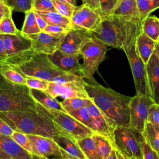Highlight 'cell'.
<instances>
[{
  "instance_id": "39",
  "label": "cell",
  "mask_w": 159,
  "mask_h": 159,
  "mask_svg": "<svg viewBox=\"0 0 159 159\" xmlns=\"http://www.w3.org/2000/svg\"><path fill=\"white\" fill-rule=\"evenodd\" d=\"M12 11L25 13L32 9V0H7Z\"/></svg>"
},
{
  "instance_id": "43",
  "label": "cell",
  "mask_w": 159,
  "mask_h": 159,
  "mask_svg": "<svg viewBox=\"0 0 159 159\" xmlns=\"http://www.w3.org/2000/svg\"><path fill=\"white\" fill-rule=\"evenodd\" d=\"M69 30L58 25H47L43 32L54 36H61L65 35Z\"/></svg>"
},
{
  "instance_id": "25",
  "label": "cell",
  "mask_w": 159,
  "mask_h": 159,
  "mask_svg": "<svg viewBox=\"0 0 159 159\" xmlns=\"http://www.w3.org/2000/svg\"><path fill=\"white\" fill-rule=\"evenodd\" d=\"M48 25H58L68 30L71 29L70 19L64 17L56 11H36Z\"/></svg>"
},
{
  "instance_id": "32",
  "label": "cell",
  "mask_w": 159,
  "mask_h": 159,
  "mask_svg": "<svg viewBox=\"0 0 159 159\" xmlns=\"http://www.w3.org/2000/svg\"><path fill=\"white\" fill-rule=\"evenodd\" d=\"M136 3L139 17L142 20L159 8V0H136Z\"/></svg>"
},
{
  "instance_id": "36",
  "label": "cell",
  "mask_w": 159,
  "mask_h": 159,
  "mask_svg": "<svg viewBox=\"0 0 159 159\" xmlns=\"http://www.w3.org/2000/svg\"><path fill=\"white\" fill-rule=\"evenodd\" d=\"M50 82L57 83H77L81 84H86V80L83 76L80 75L70 73H64L61 75L53 77Z\"/></svg>"
},
{
  "instance_id": "38",
  "label": "cell",
  "mask_w": 159,
  "mask_h": 159,
  "mask_svg": "<svg viewBox=\"0 0 159 159\" xmlns=\"http://www.w3.org/2000/svg\"><path fill=\"white\" fill-rule=\"evenodd\" d=\"M48 83V81L43 79L32 76H25V85L30 89L46 91Z\"/></svg>"
},
{
  "instance_id": "10",
  "label": "cell",
  "mask_w": 159,
  "mask_h": 159,
  "mask_svg": "<svg viewBox=\"0 0 159 159\" xmlns=\"http://www.w3.org/2000/svg\"><path fill=\"white\" fill-rule=\"evenodd\" d=\"M154 103L146 95L136 94L131 98L129 104V127L143 132L147 122L149 109Z\"/></svg>"
},
{
  "instance_id": "59",
  "label": "cell",
  "mask_w": 159,
  "mask_h": 159,
  "mask_svg": "<svg viewBox=\"0 0 159 159\" xmlns=\"http://www.w3.org/2000/svg\"><path fill=\"white\" fill-rule=\"evenodd\" d=\"M116 1H117V2H118V3H119V1H120V0H116Z\"/></svg>"
},
{
  "instance_id": "46",
  "label": "cell",
  "mask_w": 159,
  "mask_h": 159,
  "mask_svg": "<svg viewBox=\"0 0 159 159\" xmlns=\"http://www.w3.org/2000/svg\"><path fill=\"white\" fill-rule=\"evenodd\" d=\"M12 9L9 5L7 0H0V19L7 12Z\"/></svg>"
},
{
  "instance_id": "50",
  "label": "cell",
  "mask_w": 159,
  "mask_h": 159,
  "mask_svg": "<svg viewBox=\"0 0 159 159\" xmlns=\"http://www.w3.org/2000/svg\"><path fill=\"white\" fill-rule=\"evenodd\" d=\"M104 159H117V153H116V148H114L112 151L111 152V153H109V155L105 158Z\"/></svg>"
},
{
  "instance_id": "18",
  "label": "cell",
  "mask_w": 159,
  "mask_h": 159,
  "mask_svg": "<svg viewBox=\"0 0 159 159\" xmlns=\"http://www.w3.org/2000/svg\"><path fill=\"white\" fill-rule=\"evenodd\" d=\"M52 139L60 147L64 159H86L76 139L61 133Z\"/></svg>"
},
{
  "instance_id": "7",
  "label": "cell",
  "mask_w": 159,
  "mask_h": 159,
  "mask_svg": "<svg viewBox=\"0 0 159 159\" xmlns=\"http://www.w3.org/2000/svg\"><path fill=\"white\" fill-rule=\"evenodd\" d=\"M13 68L24 76L36 77L48 81L53 77L65 73L51 62L48 55L35 52L26 61Z\"/></svg>"
},
{
  "instance_id": "60",
  "label": "cell",
  "mask_w": 159,
  "mask_h": 159,
  "mask_svg": "<svg viewBox=\"0 0 159 159\" xmlns=\"http://www.w3.org/2000/svg\"><path fill=\"white\" fill-rule=\"evenodd\" d=\"M147 1H153V0H147Z\"/></svg>"
},
{
  "instance_id": "26",
  "label": "cell",
  "mask_w": 159,
  "mask_h": 159,
  "mask_svg": "<svg viewBox=\"0 0 159 159\" xmlns=\"http://www.w3.org/2000/svg\"><path fill=\"white\" fill-rule=\"evenodd\" d=\"M25 14V17L20 33L28 38L31 35L39 34L41 30L37 24L34 10L31 9Z\"/></svg>"
},
{
  "instance_id": "20",
  "label": "cell",
  "mask_w": 159,
  "mask_h": 159,
  "mask_svg": "<svg viewBox=\"0 0 159 159\" xmlns=\"http://www.w3.org/2000/svg\"><path fill=\"white\" fill-rule=\"evenodd\" d=\"M0 150L9 155L12 159H32V154L20 147L11 137L1 134Z\"/></svg>"
},
{
  "instance_id": "61",
  "label": "cell",
  "mask_w": 159,
  "mask_h": 159,
  "mask_svg": "<svg viewBox=\"0 0 159 159\" xmlns=\"http://www.w3.org/2000/svg\"><path fill=\"white\" fill-rule=\"evenodd\" d=\"M158 43H159V40H158Z\"/></svg>"
},
{
  "instance_id": "40",
  "label": "cell",
  "mask_w": 159,
  "mask_h": 159,
  "mask_svg": "<svg viewBox=\"0 0 159 159\" xmlns=\"http://www.w3.org/2000/svg\"><path fill=\"white\" fill-rule=\"evenodd\" d=\"M11 137L20 147H21L28 152L32 153L31 145L26 134L19 131L14 130Z\"/></svg>"
},
{
  "instance_id": "6",
  "label": "cell",
  "mask_w": 159,
  "mask_h": 159,
  "mask_svg": "<svg viewBox=\"0 0 159 159\" xmlns=\"http://www.w3.org/2000/svg\"><path fill=\"white\" fill-rule=\"evenodd\" d=\"M37 111L51 119L61 134L76 140L90 137L94 133L90 129L65 112L47 109L37 102Z\"/></svg>"
},
{
  "instance_id": "45",
  "label": "cell",
  "mask_w": 159,
  "mask_h": 159,
  "mask_svg": "<svg viewBox=\"0 0 159 159\" xmlns=\"http://www.w3.org/2000/svg\"><path fill=\"white\" fill-rule=\"evenodd\" d=\"M14 130L2 119L0 117V134L11 137Z\"/></svg>"
},
{
  "instance_id": "24",
  "label": "cell",
  "mask_w": 159,
  "mask_h": 159,
  "mask_svg": "<svg viewBox=\"0 0 159 159\" xmlns=\"http://www.w3.org/2000/svg\"><path fill=\"white\" fill-rule=\"evenodd\" d=\"M113 15L126 17H139L136 0H120L114 10Z\"/></svg>"
},
{
  "instance_id": "13",
  "label": "cell",
  "mask_w": 159,
  "mask_h": 159,
  "mask_svg": "<svg viewBox=\"0 0 159 159\" xmlns=\"http://www.w3.org/2000/svg\"><path fill=\"white\" fill-rule=\"evenodd\" d=\"M85 85L86 84L77 83H57L49 81L45 91L55 98L60 97L63 99L73 98L87 99L89 97L86 90Z\"/></svg>"
},
{
  "instance_id": "28",
  "label": "cell",
  "mask_w": 159,
  "mask_h": 159,
  "mask_svg": "<svg viewBox=\"0 0 159 159\" xmlns=\"http://www.w3.org/2000/svg\"><path fill=\"white\" fill-rule=\"evenodd\" d=\"M76 142L86 159H101L91 136L76 139Z\"/></svg>"
},
{
  "instance_id": "23",
  "label": "cell",
  "mask_w": 159,
  "mask_h": 159,
  "mask_svg": "<svg viewBox=\"0 0 159 159\" xmlns=\"http://www.w3.org/2000/svg\"><path fill=\"white\" fill-rule=\"evenodd\" d=\"M141 31L158 43L159 40V18L155 16L147 17L142 20Z\"/></svg>"
},
{
  "instance_id": "30",
  "label": "cell",
  "mask_w": 159,
  "mask_h": 159,
  "mask_svg": "<svg viewBox=\"0 0 159 159\" xmlns=\"http://www.w3.org/2000/svg\"><path fill=\"white\" fill-rule=\"evenodd\" d=\"M0 75L7 81L18 84H25V76L13 67L3 65L0 67Z\"/></svg>"
},
{
  "instance_id": "27",
  "label": "cell",
  "mask_w": 159,
  "mask_h": 159,
  "mask_svg": "<svg viewBox=\"0 0 159 159\" xmlns=\"http://www.w3.org/2000/svg\"><path fill=\"white\" fill-rule=\"evenodd\" d=\"M91 137L96 144L98 152L101 159L106 158L112 150L116 147L114 144L107 138L97 132H94L92 134Z\"/></svg>"
},
{
  "instance_id": "42",
  "label": "cell",
  "mask_w": 159,
  "mask_h": 159,
  "mask_svg": "<svg viewBox=\"0 0 159 159\" xmlns=\"http://www.w3.org/2000/svg\"><path fill=\"white\" fill-rule=\"evenodd\" d=\"M147 122L153 125H159V104L153 103L150 107Z\"/></svg>"
},
{
  "instance_id": "56",
  "label": "cell",
  "mask_w": 159,
  "mask_h": 159,
  "mask_svg": "<svg viewBox=\"0 0 159 159\" xmlns=\"http://www.w3.org/2000/svg\"><path fill=\"white\" fill-rule=\"evenodd\" d=\"M153 126L155 128V131L157 132V135H158V137L159 138V125H153Z\"/></svg>"
},
{
  "instance_id": "14",
  "label": "cell",
  "mask_w": 159,
  "mask_h": 159,
  "mask_svg": "<svg viewBox=\"0 0 159 159\" xmlns=\"http://www.w3.org/2000/svg\"><path fill=\"white\" fill-rule=\"evenodd\" d=\"M66 35V34H65ZM54 36L41 31L28 38L32 43V49L36 53L50 55L58 49L65 35Z\"/></svg>"
},
{
  "instance_id": "41",
  "label": "cell",
  "mask_w": 159,
  "mask_h": 159,
  "mask_svg": "<svg viewBox=\"0 0 159 159\" xmlns=\"http://www.w3.org/2000/svg\"><path fill=\"white\" fill-rule=\"evenodd\" d=\"M32 9L36 11H56L52 0H32Z\"/></svg>"
},
{
  "instance_id": "21",
  "label": "cell",
  "mask_w": 159,
  "mask_h": 159,
  "mask_svg": "<svg viewBox=\"0 0 159 159\" xmlns=\"http://www.w3.org/2000/svg\"><path fill=\"white\" fill-rule=\"evenodd\" d=\"M30 93L35 102L44 107L65 112L62 107L61 102L57 100V98L52 96L45 91L30 89Z\"/></svg>"
},
{
  "instance_id": "53",
  "label": "cell",
  "mask_w": 159,
  "mask_h": 159,
  "mask_svg": "<svg viewBox=\"0 0 159 159\" xmlns=\"http://www.w3.org/2000/svg\"><path fill=\"white\" fill-rule=\"evenodd\" d=\"M0 159H12L9 155L0 150Z\"/></svg>"
},
{
  "instance_id": "49",
  "label": "cell",
  "mask_w": 159,
  "mask_h": 159,
  "mask_svg": "<svg viewBox=\"0 0 159 159\" xmlns=\"http://www.w3.org/2000/svg\"><path fill=\"white\" fill-rule=\"evenodd\" d=\"M83 4L89 6L90 7L97 10L99 12L98 0H82Z\"/></svg>"
},
{
  "instance_id": "31",
  "label": "cell",
  "mask_w": 159,
  "mask_h": 159,
  "mask_svg": "<svg viewBox=\"0 0 159 159\" xmlns=\"http://www.w3.org/2000/svg\"><path fill=\"white\" fill-rule=\"evenodd\" d=\"M142 134L147 143L159 155V138L153 125L150 122H147Z\"/></svg>"
},
{
  "instance_id": "8",
  "label": "cell",
  "mask_w": 159,
  "mask_h": 159,
  "mask_svg": "<svg viewBox=\"0 0 159 159\" xmlns=\"http://www.w3.org/2000/svg\"><path fill=\"white\" fill-rule=\"evenodd\" d=\"M145 141L142 132L129 126H117L114 129V143L116 148L129 157L143 159L142 147Z\"/></svg>"
},
{
  "instance_id": "9",
  "label": "cell",
  "mask_w": 159,
  "mask_h": 159,
  "mask_svg": "<svg viewBox=\"0 0 159 159\" xmlns=\"http://www.w3.org/2000/svg\"><path fill=\"white\" fill-rule=\"evenodd\" d=\"M107 47L103 42L91 36L90 39L84 43L80 52V55L83 60L81 64V76L86 79L93 76L105 57Z\"/></svg>"
},
{
  "instance_id": "35",
  "label": "cell",
  "mask_w": 159,
  "mask_h": 159,
  "mask_svg": "<svg viewBox=\"0 0 159 159\" xmlns=\"http://www.w3.org/2000/svg\"><path fill=\"white\" fill-rule=\"evenodd\" d=\"M99 13L102 19L113 15L118 2L116 0H98Z\"/></svg>"
},
{
  "instance_id": "17",
  "label": "cell",
  "mask_w": 159,
  "mask_h": 159,
  "mask_svg": "<svg viewBox=\"0 0 159 159\" xmlns=\"http://www.w3.org/2000/svg\"><path fill=\"white\" fill-rule=\"evenodd\" d=\"M78 55H70L57 50L52 54L48 55L51 62L65 73H70L81 75V64L79 61Z\"/></svg>"
},
{
  "instance_id": "15",
  "label": "cell",
  "mask_w": 159,
  "mask_h": 159,
  "mask_svg": "<svg viewBox=\"0 0 159 159\" xmlns=\"http://www.w3.org/2000/svg\"><path fill=\"white\" fill-rule=\"evenodd\" d=\"M86 106L96 127L97 133L106 137L114 143V131L117 127L116 124L94 104L91 99Z\"/></svg>"
},
{
  "instance_id": "48",
  "label": "cell",
  "mask_w": 159,
  "mask_h": 159,
  "mask_svg": "<svg viewBox=\"0 0 159 159\" xmlns=\"http://www.w3.org/2000/svg\"><path fill=\"white\" fill-rule=\"evenodd\" d=\"M35 18H36L37 24H38L40 30L43 31L48 24H47L45 20L39 14H38L35 11Z\"/></svg>"
},
{
  "instance_id": "5",
  "label": "cell",
  "mask_w": 159,
  "mask_h": 159,
  "mask_svg": "<svg viewBox=\"0 0 159 159\" xmlns=\"http://www.w3.org/2000/svg\"><path fill=\"white\" fill-rule=\"evenodd\" d=\"M142 22V21H140L137 23L127 36L122 50L125 52L130 66L136 94H143L150 97L146 65L139 56L136 47V39L138 34L141 32Z\"/></svg>"
},
{
  "instance_id": "29",
  "label": "cell",
  "mask_w": 159,
  "mask_h": 159,
  "mask_svg": "<svg viewBox=\"0 0 159 159\" xmlns=\"http://www.w3.org/2000/svg\"><path fill=\"white\" fill-rule=\"evenodd\" d=\"M71 116L76 119L81 124L90 129L93 132H97L96 127L92 119L89 109L87 106L69 113Z\"/></svg>"
},
{
  "instance_id": "4",
  "label": "cell",
  "mask_w": 159,
  "mask_h": 159,
  "mask_svg": "<svg viewBox=\"0 0 159 159\" xmlns=\"http://www.w3.org/2000/svg\"><path fill=\"white\" fill-rule=\"evenodd\" d=\"M37 112V102L25 84H14L0 75V112Z\"/></svg>"
},
{
  "instance_id": "58",
  "label": "cell",
  "mask_w": 159,
  "mask_h": 159,
  "mask_svg": "<svg viewBox=\"0 0 159 159\" xmlns=\"http://www.w3.org/2000/svg\"><path fill=\"white\" fill-rule=\"evenodd\" d=\"M129 159H138V158H137L136 157H129Z\"/></svg>"
},
{
  "instance_id": "22",
  "label": "cell",
  "mask_w": 159,
  "mask_h": 159,
  "mask_svg": "<svg viewBox=\"0 0 159 159\" xmlns=\"http://www.w3.org/2000/svg\"><path fill=\"white\" fill-rule=\"evenodd\" d=\"M157 43L143 34L142 31L138 34L136 39V47L139 56L145 65L153 54Z\"/></svg>"
},
{
  "instance_id": "1",
  "label": "cell",
  "mask_w": 159,
  "mask_h": 159,
  "mask_svg": "<svg viewBox=\"0 0 159 159\" xmlns=\"http://www.w3.org/2000/svg\"><path fill=\"white\" fill-rule=\"evenodd\" d=\"M85 88L94 104L115 124L129 126V104L132 97L99 84L93 77L86 79Z\"/></svg>"
},
{
  "instance_id": "34",
  "label": "cell",
  "mask_w": 159,
  "mask_h": 159,
  "mask_svg": "<svg viewBox=\"0 0 159 159\" xmlns=\"http://www.w3.org/2000/svg\"><path fill=\"white\" fill-rule=\"evenodd\" d=\"M90 98H73L65 99L61 101V104L64 111L69 114L74 111L78 110L83 106L88 104Z\"/></svg>"
},
{
  "instance_id": "47",
  "label": "cell",
  "mask_w": 159,
  "mask_h": 159,
  "mask_svg": "<svg viewBox=\"0 0 159 159\" xmlns=\"http://www.w3.org/2000/svg\"><path fill=\"white\" fill-rule=\"evenodd\" d=\"M6 53L4 46L2 35L0 34V67L2 66V63L6 58Z\"/></svg>"
},
{
  "instance_id": "11",
  "label": "cell",
  "mask_w": 159,
  "mask_h": 159,
  "mask_svg": "<svg viewBox=\"0 0 159 159\" xmlns=\"http://www.w3.org/2000/svg\"><path fill=\"white\" fill-rule=\"evenodd\" d=\"M101 19L97 10L83 4L77 6L70 18L71 29L90 34L96 28Z\"/></svg>"
},
{
  "instance_id": "51",
  "label": "cell",
  "mask_w": 159,
  "mask_h": 159,
  "mask_svg": "<svg viewBox=\"0 0 159 159\" xmlns=\"http://www.w3.org/2000/svg\"><path fill=\"white\" fill-rule=\"evenodd\" d=\"M116 153L117 155V159H129V157L120 150L116 148Z\"/></svg>"
},
{
  "instance_id": "52",
  "label": "cell",
  "mask_w": 159,
  "mask_h": 159,
  "mask_svg": "<svg viewBox=\"0 0 159 159\" xmlns=\"http://www.w3.org/2000/svg\"><path fill=\"white\" fill-rule=\"evenodd\" d=\"M153 54H154L156 56L159 61V43H157V44L155 45Z\"/></svg>"
},
{
  "instance_id": "37",
  "label": "cell",
  "mask_w": 159,
  "mask_h": 159,
  "mask_svg": "<svg viewBox=\"0 0 159 159\" xmlns=\"http://www.w3.org/2000/svg\"><path fill=\"white\" fill-rule=\"evenodd\" d=\"M52 2L58 13L69 19L71 17L73 12L77 7L76 6L63 2L58 0H52Z\"/></svg>"
},
{
  "instance_id": "2",
  "label": "cell",
  "mask_w": 159,
  "mask_h": 159,
  "mask_svg": "<svg viewBox=\"0 0 159 159\" xmlns=\"http://www.w3.org/2000/svg\"><path fill=\"white\" fill-rule=\"evenodd\" d=\"M2 119L14 130L25 134L53 138L60 134L52 120L37 112H0Z\"/></svg>"
},
{
  "instance_id": "3",
  "label": "cell",
  "mask_w": 159,
  "mask_h": 159,
  "mask_svg": "<svg viewBox=\"0 0 159 159\" xmlns=\"http://www.w3.org/2000/svg\"><path fill=\"white\" fill-rule=\"evenodd\" d=\"M140 20V17H126L112 15L101 19L89 35L107 46L122 49L127 36Z\"/></svg>"
},
{
  "instance_id": "55",
  "label": "cell",
  "mask_w": 159,
  "mask_h": 159,
  "mask_svg": "<svg viewBox=\"0 0 159 159\" xmlns=\"http://www.w3.org/2000/svg\"><path fill=\"white\" fill-rule=\"evenodd\" d=\"M32 159H47V158H46L45 157L37 156V155H32Z\"/></svg>"
},
{
  "instance_id": "12",
  "label": "cell",
  "mask_w": 159,
  "mask_h": 159,
  "mask_svg": "<svg viewBox=\"0 0 159 159\" xmlns=\"http://www.w3.org/2000/svg\"><path fill=\"white\" fill-rule=\"evenodd\" d=\"M26 135L31 145L32 155L47 159H64L60 147L52 138L38 135Z\"/></svg>"
},
{
  "instance_id": "33",
  "label": "cell",
  "mask_w": 159,
  "mask_h": 159,
  "mask_svg": "<svg viewBox=\"0 0 159 159\" xmlns=\"http://www.w3.org/2000/svg\"><path fill=\"white\" fill-rule=\"evenodd\" d=\"M12 12V11L7 12L0 19V34L16 35L20 32L13 21Z\"/></svg>"
},
{
  "instance_id": "19",
  "label": "cell",
  "mask_w": 159,
  "mask_h": 159,
  "mask_svg": "<svg viewBox=\"0 0 159 159\" xmlns=\"http://www.w3.org/2000/svg\"><path fill=\"white\" fill-rule=\"evenodd\" d=\"M145 65L150 97L154 103L159 104V61L154 54Z\"/></svg>"
},
{
  "instance_id": "57",
  "label": "cell",
  "mask_w": 159,
  "mask_h": 159,
  "mask_svg": "<svg viewBox=\"0 0 159 159\" xmlns=\"http://www.w3.org/2000/svg\"><path fill=\"white\" fill-rule=\"evenodd\" d=\"M155 159H159V156L155 152Z\"/></svg>"
},
{
  "instance_id": "54",
  "label": "cell",
  "mask_w": 159,
  "mask_h": 159,
  "mask_svg": "<svg viewBox=\"0 0 159 159\" xmlns=\"http://www.w3.org/2000/svg\"><path fill=\"white\" fill-rule=\"evenodd\" d=\"M60 1L63 2H66V3H68L72 5H75L76 6V0H58Z\"/></svg>"
},
{
  "instance_id": "16",
  "label": "cell",
  "mask_w": 159,
  "mask_h": 159,
  "mask_svg": "<svg viewBox=\"0 0 159 159\" xmlns=\"http://www.w3.org/2000/svg\"><path fill=\"white\" fill-rule=\"evenodd\" d=\"M90 38L86 32L71 29L65 35L58 50L67 54L80 55L81 48Z\"/></svg>"
},
{
  "instance_id": "44",
  "label": "cell",
  "mask_w": 159,
  "mask_h": 159,
  "mask_svg": "<svg viewBox=\"0 0 159 159\" xmlns=\"http://www.w3.org/2000/svg\"><path fill=\"white\" fill-rule=\"evenodd\" d=\"M142 152L143 159H155V152L145 141L143 143Z\"/></svg>"
}]
</instances>
